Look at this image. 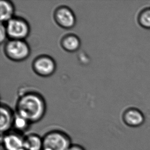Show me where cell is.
Returning a JSON list of instances; mask_svg holds the SVG:
<instances>
[{
    "mask_svg": "<svg viewBox=\"0 0 150 150\" xmlns=\"http://www.w3.org/2000/svg\"><path fill=\"white\" fill-rule=\"evenodd\" d=\"M46 107L44 100L38 94H26L18 100L16 114L31 124L40 122L45 115Z\"/></svg>",
    "mask_w": 150,
    "mask_h": 150,
    "instance_id": "cell-1",
    "label": "cell"
},
{
    "mask_svg": "<svg viewBox=\"0 0 150 150\" xmlns=\"http://www.w3.org/2000/svg\"><path fill=\"white\" fill-rule=\"evenodd\" d=\"M42 150H68L72 145L70 136L59 130L47 132L43 137Z\"/></svg>",
    "mask_w": 150,
    "mask_h": 150,
    "instance_id": "cell-2",
    "label": "cell"
},
{
    "mask_svg": "<svg viewBox=\"0 0 150 150\" xmlns=\"http://www.w3.org/2000/svg\"><path fill=\"white\" fill-rule=\"evenodd\" d=\"M4 49L8 58L14 61L24 60L30 53L28 45L23 40H11L6 43Z\"/></svg>",
    "mask_w": 150,
    "mask_h": 150,
    "instance_id": "cell-3",
    "label": "cell"
},
{
    "mask_svg": "<svg viewBox=\"0 0 150 150\" xmlns=\"http://www.w3.org/2000/svg\"><path fill=\"white\" fill-rule=\"evenodd\" d=\"M7 35L12 40H23L29 33V26L26 21L13 18L8 21L6 26Z\"/></svg>",
    "mask_w": 150,
    "mask_h": 150,
    "instance_id": "cell-4",
    "label": "cell"
},
{
    "mask_svg": "<svg viewBox=\"0 0 150 150\" xmlns=\"http://www.w3.org/2000/svg\"><path fill=\"white\" fill-rule=\"evenodd\" d=\"M24 137L15 131L1 135V146L3 150H21L24 148Z\"/></svg>",
    "mask_w": 150,
    "mask_h": 150,
    "instance_id": "cell-5",
    "label": "cell"
},
{
    "mask_svg": "<svg viewBox=\"0 0 150 150\" xmlns=\"http://www.w3.org/2000/svg\"><path fill=\"white\" fill-rule=\"evenodd\" d=\"M33 67L38 74L47 76L53 73L56 66L54 61L50 57L42 56L38 57L34 61Z\"/></svg>",
    "mask_w": 150,
    "mask_h": 150,
    "instance_id": "cell-6",
    "label": "cell"
},
{
    "mask_svg": "<svg viewBox=\"0 0 150 150\" xmlns=\"http://www.w3.org/2000/svg\"><path fill=\"white\" fill-rule=\"evenodd\" d=\"M54 18L58 25L64 28H71L75 25V16L72 11L67 7L57 8L55 12Z\"/></svg>",
    "mask_w": 150,
    "mask_h": 150,
    "instance_id": "cell-7",
    "label": "cell"
},
{
    "mask_svg": "<svg viewBox=\"0 0 150 150\" xmlns=\"http://www.w3.org/2000/svg\"><path fill=\"white\" fill-rule=\"evenodd\" d=\"M122 120L126 126L133 128H139L146 122L144 113L136 108H130L126 110L123 114Z\"/></svg>",
    "mask_w": 150,
    "mask_h": 150,
    "instance_id": "cell-8",
    "label": "cell"
},
{
    "mask_svg": "<svg viewBox=\"0 0 150 150\" xmlns=\"http://www.w3.org/2000/svg\"><path fill=\"white\" fill-rule=\"evenodd\" d=\"M15 114L7 105L2 104L1 106L0 131L1 135L9 132L13 128Z\"/></svg>",
    "mask_w": 150,
    "mask_h": 150,
    "instance_id": "cell-9",
    "label": "cell"
},
{
    "mask_svg": "<svg viewBox=\"0 0 150 150\" xmlns=\"http://www.w3.org/2000/svg\"><path fill=\"white\" fill-rule=\"evenodd\" d=\"M43 137L35 133H30L24 137V148L26 150H42Z\"/></svg>",
    "mask_w": 150,
    "mask_h": 150,
    "instance_id": "cell-10",
    "label": "cell"
},
{
    "mask_svg": "<svg viewBox=\"0 0 150 150\" xmlns=\"http://www.w3.org/2000/svg\"><path fill=\"white\" fill-rule=\"evenodd\" d=\"M1 14L0 20L1 22L9 21L13 18L14 13V7L11 2L6 0H1L0 2Z\"/></svg>",
    "mask_w": 150,
    "mask_h": 150,
    "instance_id": "cell-11",
    "label": "cell"
},
{
    "mask_svg": "<svg viewBox=\"0 0 150 150\" xmlns=\"http://www.w3.org/2000/svg\"><path fill=\"white\" fill-rule=\"evenodd\" d=\"M80 41L76 36L69 35L65 37L62 41L63 48L69 52L77 50L80 46Z\"/></svg>",
    "mask_w": 150,
    "mask_h": 150,
    "instance_id": "cell-12",
    "label": "cell"
},
{
    "mask_svg": "<svg viewBox=\"0 0 150 150\" xmlns=\"http://www.w3.org/2000/svg\"><path fill=\"white\" fill-rule=\"evenodd\" d=\"M30 125V123L26 119L16 114H15L13 125V128L15 131L20 134H23L24 132L28 130Z\"/></svg>",
    "mask_w": 150,
    "mask_h": 150,
    "instance_id": "cell-13",
    "label": "cell"
},
{
    "mask_svg": "<svg viewBox=\"0 0 150 150\" xmlns=\"http://www.w3.org/2000/svg\"><path fill=\"white\" fill-rule=\"evenodd\" d=\"M138 21L142 27L150 29V8L145 9L140 12Z\"/></svg>",
    "mask_w": 150,
    "mask_h": 150,
    "instance_id": "cell-14",
    "label": "cell"
},
{
    "mask_svg": "<svg viewBox=\"0 0 150 150\" xmlns=\"http://www.w3.org/2000/svg\"><path fill=\"white\" fill-rule=\"evenodd\" d=\"M0 32H1L0 41H1V43H2L3 42L5 41L6 37L7 36V30H6V27L4 26V25H3V24H1V25Z\"/></svg>",
    "mask_w": 150,
    "mask_h": 150,
    "instance_id": "cell-15",
    "label": "cell"
},
{
    "mask_svg": "<svg viewBox=\"0 0 150 150\" xmlns=\"http://www.w3.org/2000/svg\"><path fill=\"white\" fill-rule=\"evenodd\" d=\"M68 150H86L83 146L79 144H72Z\"/></svg>",
    "mask_w": 150,
    "mask_h": 150,
    "instance_id": "cell-16",
    "label": "cell"
},
{
    "mask_svg": "<svg viewBox=\"0 0 150 150\" xmlns=\"http://www.w3.org/2000/svg\"><path fill=\"white\" fill-rule=\"evenodd\" d=\"M25 150V149L24 148H23V149H22V150Z\"/></svg>",
    "mask_w": 150,
    "mask_h": 150,
    "instance_id": "cell-17",
    "label": "cell"
}]
</instances>
